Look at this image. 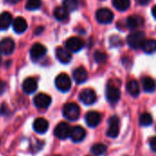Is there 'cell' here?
Returning <instances> with one entry per match:
<instances>
[{"label":"cell","instance_id":"d590c367","mask_svg":"<svg viewBox=\"0 0 156 156\" xmlns=\"http://www.w3.org/2000/svg\"><path fill=\"white\" fill-rule=\"evenodd\" d=\"M152 14H153L154 17L156 19V5H154V6L152 8Z\"/></svg>","mask_w":156,"mask_h":156},{"label":"cell","instance_id":"8992f818","mask_svg":"<svg viewBox=\"0 0 156 156\" xmlns=\"http://www.w3.org/2000/svg\"><path fill=\"white\" fill-rule=\"evenodd\" d=\"M80 101L85 105H92L97 101V95L91 89H84L80 93Z\"/></svg>","mask_w":156,"mask_h":156},{"label":"cell","instance_id":"9c48e42d","mask_svg":"<svg viewBox=\"0 0 156 156\" xmlns=\"http://www.w3.org/2000/svg\"><path fill=\"white\" fill-rule=\"evenodd\" d=\"M65 46L70 52H79L83 48L84 43L81 38L78 37H71L66 40Z\"/></svg>","mask_w":156,"mask_h":156},{"label":"cell","instance_id":"7c38bea8","mask_svg":"<svg viewBox=\"0 0 156 156\" xmlns=\"http://www.w3.org/2000/svg\"><path fill=\"white\" fill-rule=\"evenodd\" d=\"M51 103V98L48 94L39 93L34 98V104L38 109H47Z\"/></svg>","mask_w":156,"mask_h":156},{"label":"cell","instance_id":"d6a6232c","mask_svg":"<svg viewBox=\"0 0 156 156\" xmlns=\"http://www.w3.org/2000/svg\"><path fill=\"white\" fill-rule=\"evenodd\" d=\"M5 89H6V84L5 81L3 80H0V95L3 94L5 91Z\"/></svg>","mask_w":156,"mask_h":156},{"label":"cell","instance_id":"44dd1931","mask_svg":"<svg viewBox=\"0 0 156 156\" xmlns=\"http://www.w3.org/2000/svg\"><path fill=\"white\" fill-rule=\"evenodd\" d=\"M13 22L12 15L9 12H3L0 15V30H5Z\"/></svg>","mask_w":156,"mask_h":156},{"label":"cell","instance_id":"30bf717a","mask_svg":"<svg viewBox=\"0 0 156 156\" xmlns=\"http://www.w3.org/2000/svg\"><path fill=\"white\" fill-rule=\"evenodd\" d=\"M101 121V113H99L98 112L92 111V112H89L86 113L85 115V122L86 124L90 127V128H95L97 127L100 122Z\"/></svg>","mask_w":156,"mask_h":156},{"label":"cell","instance_id":"3957f363","mask_svg":"<svg viewBox=\"0 0 156 156\" xmlns=\"http://www.w3.org/2000/svg\"><path fill=\"white\" fill-rule=\"evenodd\" d=\"M106 99L112 105L116 104L121 99V90L114 84L109 83L106 88Z\"/></svg>","mask_w":156,"mask_h":156},{"label":"cell","instance_id":"4dcf8cb0","mask_svg":"<svg viewBox=\"0 0 156 156\" xmlns=\"http://www.w3.org/2000/svg\"><path fill=\"white\" fill-rule=\"evenodd\" d=\"M107 54H105L104 52H101V51H96L94 53V58L95 60L98 62V63H103L107 60Z\"/></svg>","mask_w":156,"mask_h":156},{"label":"cell","instance_id":"e575fe53","mask_svg":"<svg viewBox=\"0 0 156 156\" xmlns=\"http://www.w3.org/2000/svg\"><path fill=\"white\" fill-rule=\"evenodd\" d=\"M21 0H6L7 3L11 4V5H15V4H17L18 2H20Z\"/></svg>","mask_w":156,"mask_h":156},{"label":"cell","instance_id":"cb8c5ba5","mask_svg":"<svg viewBox=\"0 0 156 156\" xmlns=\"http://www.w3.org/2000/svg\"><path fill=\"white\" fill-rule=\"evenodd\" d=\"M54 16L58 21H65L69 17V10L64 6H57L54 10Z\"/></svg>","mask_w":156,"mask_h":156},{"label":"cell","instance_id":"ac0fdd59","mask_svg":"<svg viewBox=\"0 0 156 156\" xmlns=\"http://www.w3.org/2000/svg\"><path fill=\"white\" fill-rule=\"evenodd\" d=\"M73 79L78 84L84 83L88 79V72L83 67H79L73 71Z\"/></svg>","mask_w":156,"mask_h":156},{"label":"cell","instance_id":"83f0119b","mask_svg":"<svg viewBox=\"0 0 156 156\" xmlns=\"http://www.w3.org/2000/svg\"><path fill=\"white\" fill-rule=\"evenodd\" d=\"M139 122L142 126H144V127L150 126L153 123V116L148 112H144L140 116Z\"/></svg>","mask_w":156,"mask_h":156},{"label":"cell","instance_id":"5b68a950","mask_svg":"<svg viewBox=\"0 0 156 156\" xmlns=\"http://www.w3.org/2000/svg\"><path fill=\"white\" fill-rule=\"evenodd\" d=\"M108 130L106 134L110 138H116L120 132V120L117 116H112L108 121Z\"/></svg>","mask_w":156,"mask_h":156},{"label":"cell","instance_id":"4316f807","mask_svg":"<svg viewBox=\"0 0 156 156\" xmlns=\"http://www.w3.org/2000/svg\"><path fill=\"white\" fill-rule=\"evenodd\" d=\"M90 151L95 156H101L106 153L107 147L103 144H96L91 147Z\"/></svg>","mask_w":156,"mask_h":156},{"label":"cell","instance_id":"5bb4252c","mask_svg":"<svg viewBox=\"0 0 156 156\" xmlns=\"http://www.w3.org/2000/svg\"><path fill=\"white\" fill-rule=\"evenodd\" d=\"M74 143H80L86 137V131L81 126H75L71 129L70 136H69Z\"/></svg>","mask_w":156,"mask_h":156},{"label":"cell","instance_id":"2e32d148","mask_svg":"<svg viewBox=\"0 0 156 156\" xmlns=\"http://www.w3.org/2000/svg\"><path fill=\"white\" fill-rule=\"evenodd\" d=\"M23 91L27 94H31L35 92L37 89V82L34 78H27L24 80L22 85Z\"/></svg>","mask_w":156,"mask_h":156},{"label":"cell","instance_id":"6da1fadb","mask_svg":"<svg viewBox=\"0 0 156 156\" xmlns=\"http://www.w3.org/2000/svg\"><path fill=\"white\" fill-rule=\"evenodd\" d=\"M63 116L70 121V122H75L80 118V109L79 105L75 102H68L64 105L63 110Z\"/></svg>","mask_w":156,"mask_h":156},{"label":"cell","instance_id":"7a4b0ae2","mask_svg":"<svg viewBox=\"0 0 156 156\" xmlns=\"http://www.w3.org/2000/svg\"><path fill=\"white\" fill-rule=\"evenodd\" d=\"M145 40V34L143 31H134L127 37V43L132 48H142L143 43Z\"/></svg>","mask_w":156,"mask_h":156},{"label":"cell","instance_id":"8fae6325","mask_svg":"<svg viewBox=\"0 0 156 156\" xmlns=\"http://www.w3.org/2000/svg\"><path fill=\"white\" fill-rule=\"evenodd\" d=\"M47 53V48L40 43L34 44L30 48V57L33 60H38L43 58Z\"/></svg>","mask_w":156,"mask_h":156},{"label":"cell","instance_id":"ba28073f","mask_svg":"<svg viewBox=\"0 0 156 156\" xmlns=\"http://www.w3.org/2000/svg\"><path fill=\"white\" fill-rule=\"evenodd\" d=\"M70 133H71V127L67 122H60V123H58L56 126L55 130H54L55 136L57 138L60 139V140H65L68 137H69L70 136Z\"/></svg>","mask_w":156,"mask_h":156},{"label":"cell","instance_id":"4fadbf2b","mask_svg":"<svg viewBox=\"0 0 156 156\" xmlns=\"http://www.w3.org/2000/svg\"><path fill=\"white\" fill-rule=\"evenodd\" d=\"M15 49V42L12 38L6 37L0 41V53L4 55H10Z\"/></svg>","mask_w":156,"mask_h":156},{"label":"cell","instance_id":"8d00e7d4","mask_svg":"<svg viewBox=\"0 0 156 156\" xmlns=\"http://www.w3.org/2000/svg\"><path fill=\"white\" fill-rule=\"evenodd\" d=\"M0 64H1V56H0Z\"/></svg>","mask_w":156,"mask_h":156},{"label":"cell","instance_id":"603a6c76","mask_svg":"<svg viewBox=\"0 0 156 156\" xmlns=\"http://www.w3.org/2000/svg\"><path fill=\"white\" fill-rule=\"evenodd\" d=\"M143 89L145 92H154L155 90V81L151 77H144L142 79Z\"/></svg>","mask_w":156,"mask_h":156},{"label":"cell","instance_id":"74e56055","mask_svg":"<svg viewBox=\"0 0 156 156\" xmlns=\"http://www.w3.org/2000/svg\"><path fill=\"white\" fill-rule=\"evenodd\" d=\"M56 156H59V155H56Z\"/></svg>","mask_w":156,"mask_h":156},{"label":"cell","instance_id":"9a60e30c","mask_svg":"<svg viewBox=\"0 0 156 156\" xmlns=\"http://www.w3.org/2000/svg\"><path fill=\"white\" fill-rule=\"evenodd\" d=\"M56 57L63 64L69 63L70 60H71V58H72L70 51L68 50L67 48H62V47H58L56 49Z\"/></svg>","mask_w":156,"mask_h":156},{"label":"cell","instance_id":"d6986e66","mask_svg":"<svg viewBox=\"0 0 156 156\" xmlns=\"http://www.w3.org/2000/svg\"><path fill=\"white\" fill-rule=\"evenodd\" d=\"M12 23H13V29L17 34H21V33L25 32L27 27V23L26 19L21 16L15 18Z\"/></svg>","mask_w":156,"mask_h":156},{"label":"cell","instance_id":"f1b7e54d","mask_svg":"<svg viewBox=\"0 0 156 156\" xmlns=\"http://www.w3.org/2000/svg\"><path fill=\"white\" fill-rule=\"evenodd\" d=\"M80 5V0H64L63 6L66 7L69 11H74L78 9Z\"/></svg>","mask_w":156,"mask_h":156},{"label":"cell","instance_id":"f546056e","mask_svg":"<svg viewBox=\"0 0 156 156\" xmlns=\"http://www.w3.org/2000/svg\"><path fill=\"white\" fill-rule=\"evenodd\" d=\"M41 5V0H27L26 3V8L27 10H37Z\"/></svg>","mask_w":156,"mask_h":156},{"label":"cell","instance_id":"836d02e7","mask_svg":"<svg viewBox=\"0 0 156 156\" xmlns=\"http://www.w3.org/2000/svg\"><path fill=\"white\" fill-rule=\"evenodd\" d=\"M149 2H150V0H138V3L142 5H146L149 4Z\"/></svg>","mask_w":156,"mask_h":156},{"label":"cell","instance_id":"277c9868","mask_svg":"<svg viewBox=\"0 0 156 156\" xmlns=\"http://www.w3.org/2000/svg\"><path fill=\"white\" fill-rule=\"evenodd\" d=\"M55 85L58 90L62 92H67L71 88L70 78L65 73H60L59 75H58V77L55 80Z\"/></svg>","mask_w":156,"mask_h":156},{"label":"cell","instance_id":"7402d4cb","mask_svg":"<svg viewBox=\"0 0 156 156\" xmlns=\"http://www.w3.org/2000/svg\"><path fill=\"white\" fill-rule=\"evenodd\" d=\"M127 91L133 96V97H138L140 94V85L137 80H131L128 81L126 85Z\"/></svg>","mask_w":156,"mask_h":156},{"label":"cell","instance_id":"1f68e13d","mask_svg":"<svg viewBox=\"0 0 156 156\" xmlns=\"http://www.w3.org/2000/svg\"><path fill=\"white\" fill-rule=\"evenodd\" d=\"M150 147H151V149H152L154 152H155L156 153V136L152 137V138L150 139Z\"/></svg>","mask_w":156,"mask_h":156},{"label":"cell","instance_id":"ffe728a7","mask_svg":"<svg viewBox=\"0 0 156 156\" xmlns=\"http://www.w3.org/2000/svg\"><path fill=\"white\" fill-rule=\"evenodd\" d=\"M144 24V18L139 15H133L127 18V27L131 29H136Z\"/></svg>","mask_w":156,"mask_h":156},{"label":"cell","instance_id":"d4e9b609","mask_svg":"<svg viewBox=\"0 0 156 156\" xmlns=\"http://www.w3.org/2000/svg\"><path fill=\"white\" fill-rule=\"evenodd\" d=\"M142 48L145 53H154L156 51V39H145L142 45Z\"/></svg>","mask_w":156,"mask_h":156},{"label":"cell","instance_id":"484cf974","mask_svg":"<svg viewBox=\"0 0 156 156\" xmlns=\"http://www.w3.org/2000/svg\"><path fill=\"white\" fill-rule=\"evenodd\" d=\"M113 6L119 11H125L131 5V0H112Z\"/></svg>","mask_w":156,"mask_h":156},{"label":"cell","instance_id":"e0dca14e","mask_svg":"<svg viewBox=\"0 0 156 156\" xmlns=\"http://www.w3.org/2000/svg\"><path fill=\"white\" fill-rule=\"evenodd\" d=\"M33 128L34 131L37 133H45L48 129V122L44 118H37L35 120L33 123Z\"/></svg>","mask_w":156,"mask_h":156},{"label":"cell","instance_id":"52a82bcc","mask_svg":"<svg viewBox=\"0 0 156 156\" xmlns=\"http://www.w3.org/2000/svg\"><path fill=\"white\" fill-rule=\"evenodd\" d=\"M113 17L114 15L109 8H100L96 12V19L101 24H110Z\"/></svg>","mask_w":156,"mask_h":156}]
</instances>
